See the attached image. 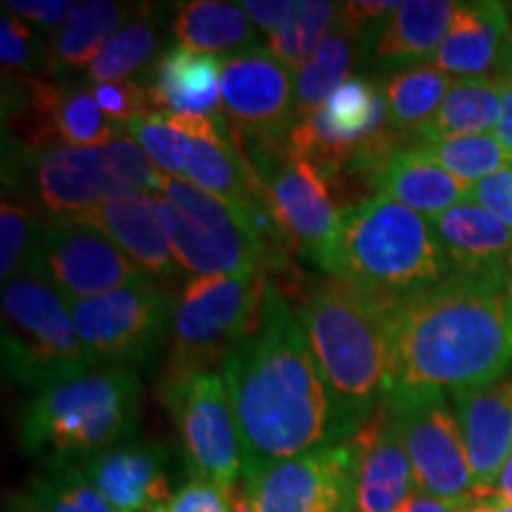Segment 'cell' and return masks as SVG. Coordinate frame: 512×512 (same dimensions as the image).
<instances>
[{"mask_svg": "<svg viewBox=\"0 0 512 512\" xmlns=\"http://www.w3.org/2000/svg\"><path fill=\"white\" fill-rule=\"evenodd\" d=\"M223 380L240 432L242 477L344 444L358 430L320 373L302 318L271 283L254 323L223 361Z\"/></svg>", "mask_w": 512, "mask_h": 512, "instance_id": "obj_1", "label": "cell"}, {"mask_svg": "<svg viewBox=\"0 0 512 512\" xmlns=\"http://www.w3.org/2000/svg\"><path fill=\"white\" fill-rule=\"evenodd\" d=\"M512 368L508 266L453 271L403 299L392 332L384 389L465 392L498 382Z\"/></svg>", "mask_w": 512, "mask_h": 512, "instance_id": "obj_2", "label": "cell"}, {"mask_svg": "<svg viewBox=\"0 0 512 512\" xmlns=\"http://www.w3.org/2000/svg\"><path fill=\"white\" fill-rule=\"evenodd\" d=\"M399 304V299L332 275L299 311L320 373L356 427L366 422L387 387Z\"/></svg>", "mask_w": 512, "mask_h": 512, "instance_id": "obj_3", "label": "cell"}, {"mask_svg": "<svg viewBox=\"0 0 512 512\" xmlns=\"http://www.w3.org/2000/svg\"><path fill=\"white\" fill-rule=\"evenodd\" d=\"M140 394L138 375L128 368L98 366L67 377L27 403L19 441L46 467L83 463L131 437Z\"/></svg>", "mask_w": 512, "mask_h": 512, "instance_id": "obj_4", "label": "cell"}, {"mask_svg": "<svg viewBox=\"0 0 512 512\" xmlns=\"http://www.w3.org/2000/svg\"><path fill=\"white\" fill-rule=\"evenodd\" d=\"M335 275L403 302L451 275V261L432 221L375 195L344 211Z\"/></svg>", "mask_w": 512, "mask_h": 512, "instance_id": "obj_5", "label": "cell"}, {"mask_svg": "<svg viewBox=\"0 0 512 512\" xmlns=\"http://www.w3.org/2000/svg\"><path fill=\"white\" fill-rule=\"evenodd\" d=\"M3 370L15 384L41 389L98 368L76 332L60 290L36 268L3 285Z\"/></svg>", "mask_w": 512, "mask_h": 512, "instance_id": "obj_6", "label": "cell"}, {"mask_svg": "<svg viewBox=\"0 0 512 512\" xmlns=\"http://www.w3.org/2000/svg\"><path fill=\"white\" fill-rule=\"evenodd\" d=\"M155 204L183 273L192 278L261 273L266 238L238 209L171 176H164Z\"/></svg>", "mask_w": 512, "mask_h": 512, "instance_id": "obj_7", "label": "cell"}, {"mask_svg": "<svg viewBox=\"0 0 512 512\" xmlns=\"http://www.w3.org/2000/svg\"><path fill=\"white\" fill-rule=\"evenodd\" d=\"M38 202L55 219L76 216L133 192H159L164 174L133 138L121 133L105 145H53L34 164Z\"/></svg>", "mask_w": 512, "mask_h": 512, "instance_id": "obj_8", "label": "cell"}, {"mask_svg": "<svg viewBox=\"0 0 512 512\" xmlns=\"http://www.w3.org/2000/svg\"><path fill=\"white\" fill-rule=\"evenodd\" d=\"M266 283L261 273L190 278L174 313L166 380L214 370L245 337L261 306Z\"/></svg>", "mask_w": 512, "mask_h": 512, "instance_id": "obj_9", "label": "cell"}, {"mask_svg": "<svg viewBox=\"0 0 512 512\" xmlns=\"http://www.w3.org/2000/svg\"><path fill=\"white\" fill-rule=\"evenodd\" d=\"M164 401L176 422L178 437L192 475L219 484L238 496L245 472L238 422L226 380L216 370L171 377L164 384Z\"/></svg>", "mask_w": 512, "mask_h": 512, "instance_id": "obj_10", "label": "cell"}, {"mask_svg": "<svg viewBox=\"0 0 512 512\" xmlns=\"http://www.w3.org/2000/svg\"><path fill=\"white\" fill-rule=\"evenodd\" d=\"M76 332L95 366L145 361L174 328L171 299L152 278L88 299H72Z\"/></svg>", "mask_w": 512, "mask_h": 512, "instance_id": "obj_11", "label": "cell"}, {"mask_svg": "<svg viewBox=\"0 0 512 512\" xmlns=\"http://www.w3.org/2000/svg\"><path fill=\"white\" fill-rule=\"evenodd\" d=\"M413 467L415 491L434 498H470L472 467L456 411L444 392L384 389Z\"/></svg>", "mask_w": 512, "mask_h": 512, "instance_id": "obj_12", "label": "cell"}, {"mask_svg": "<svg viewBox=\"0 0 512 512\" xmlns=\"http://www.w3.org/2000/svg\"><path fill=\"white\" fill-rule=\"evenodd\" d=\"M249 512H342L354 505V444H332L242 477Z\"/></svg>", "mask_w": 512, "mask_h": 512, "instance_id": "obj_13", "label": "cell"}, {"mask_svg": "<svg viewBox=\"0 0 512 512\" xmlns=\"http://www.w3.org/2000/svg\"><path fill=\"white\" fill-rule=\"evenodd\" d=\"M266 171L268 207L283 238L323 271L335 275L344 214L332 202L328 178L290 152V147H285L283 155L275 157V164Z\"/></svg>", "mask_w": 512, "mask_h": 512, "instance_id": "obj_14", "label": "cell"}, {"mask_svg": "<svg viewBox=\"0 0 512 512\" xmlns=\"http://www.w3.org/2000/svg\"><path fill=\"white\" fill-rule=\"evenodd\" d=\"M31 268L46 275L67 302L150 278L110 238L69 219H53L43 226Z\"/></svg>", "mask_w": 512, "mask_h": 512, "instance_id": "obj_15", "label": "cell"}, {"mask_svg": "<svg viewBox=\"0 0 512 512\" xmlns=\"http://www.w3.org/2000/svg\"><path fill=\"white\" fill-rule=\"evenodd\" d=\"M290 69L266 50H247L223 62V110L259 143H280L294 126Z\"/></svg>", "mask_w": 512, "mask_h": 512, "instance_id": "obj_16", "label": "cell"}, {"mask_svg": "<svg viewBox=\"0 0 512 512\" xmlns=\"http://www.w3.org/2000/svg\"><path fill=\"white\" fill-rule=\"evenodd\" d=\"M354 505L356 512H396L413 496V467L399 425L387 401L375 408L354 437Z\"/></svg>", "mask_w": 512, "mask_h": 512, "instance_id": "obj_17", "label": "cell"}, {"mask_svg": "<svg viewBox=\"0 0 512 512\" xmlns=\"http://www.w3.org/2000/svg\"><path fill=\"white\" fill-rule=\"evenodd\" d=\"M453 396L472 467V496H494L512 456V375Z\"/></svg>", "mask_w": 512, "mask_h": 512, "instance_id": "obj_18", "label": "cell"}, {"mask_svg": "<svg viewBox=\"0 0 512 512\" xmlns=\"http://www.w3.org/2000/svg\"><path fill=\"white\" fill-rule=\"evenodd\" d=\"M79 465L119 512L166 508L174 498L166 451L152 441H121Z\"/></svg>", "mask_w": 512, "mask_h": 512, "instance_id": "obj_19", "label": "cell"}, {"mask_svg": "<svg viewBox=\"0 0 512 512\" xmlns=\"http://www.w3.org/2000/svg\"><path fill=\"white\" fill-rule=\"evenodd\" d=\"M110 238L128 259L152 278L171 280L178 268L174 249L159 221L155 192H133L107 200L76 216H62Z\"/></svg>", "mask_w": 512, "mask_h": 512, "instance_id": "obj_20", "label": "cell"}, {"mask_svg": "<svg viewBox=\"0 0 512 512\" xmlns=\"http://www.w3.org/2000/svg\"><path fill=\"white\" fill-rule=\"evenodd\" d=\"M510 24V5L496 0L458 3L451 29L434 55V67L458 79L484 76L501 60Z\"/></svg>", "mask_w": 512, "mask_h": 512, "instance_id": "obj_21", "label": "cell"}, {"mask_svg": "<svg viewBox=\"0 0 512 512\" xmlns=\"http://www.w3.org/2000/svg\"><path fill=\"white\" fill-rule=\"evenodd\" d=\"M223 62L183 46L166 50L155 64V79L147 88L152 107L171 114L214 117L221 98Z\"/></svg>", "mask_w": 512, "mask_h": 512, "instance_id": "obj_22", "label": "cell"}, {"mask_svg": "<svg viewBox=\"0 0 512 512\" xmlns=\"http://www.w3.org/2000/svg\"><path fill=\"white\" fill-rule=\"evenodd\" d=\"M377 195H387L420 216L444 214L460 202H467L470 183L458 181L430 159L420 157L413 147H399L370 174Z\"/></svg>", "mask_w": 512, "mask_h": 512, "instance_id": "obj_23", "label": "cell"}, {"mask_svg": "<svg viewBox=\"0 0 512 512\" xmlns=\"http://www.w3.org/2000/svg\"><path fill=\"white\" fill-rule=\"evenodd\" d=\"M27 105L38 114V136L55 133L67 147L105 145L119 138V128L105 117L93 88H64L46 81H31Z\"/></svg>", "mask_w": 512, "mask_h": 512, "instance_id": "obj_24", "label": "cell"}, {"mask_svg": "<svg viewBox=\"0 0 512 512\" xmlns=\"http://www.w3.org/2000/svg\"><path fill=\"white\" fill-rule=\"evenodd\" d=\"M430 221L456 271L508 266L512 230L475 202H460Z\"/></svg>", "mask_w": 512, "mask_h": 512, "instance_id": "obj_25", "label": "cell"}, {"mask_svg": "<svg viewBox=\"0 0 512 512\" xmlns=\"http://www.w3.org/2000/svg\"><path fill=\"white\" fill-rule=\"evenodd\" d=\"M458 3L453 0H408L399 3L382 22L375 41V60L394 67H411V62L437 55Z\"/></svg>", "mask_w": 512, "mask_h": 512, "instance_id": "obj_26", "label": "cell"}, {"mask_svg": "<svg viewBox=\"0 0 512 512\" xmlns=\"http://www.w3.org/2000/svg\"><path fill=\"white\" fill-rule=\"evenodd\" d=\"M131 15L128 5L110 0L76 3L67 22L57 29L48 50V72L91 67L107 43L119 34V27Z\"/></svg>", "mask_w": 512, "mask_h": 512, "instance_id": "obj_27", "label": "cell"}, {"mask_svg": "<svg viewBox=\"0 0 512 512\" xmlns=\"http://www.w3.org/2000/svg\"><path fill=\"white\" fill-rule=\"evenodd\" d=\"M361 31L339 15V22L297 72L294 81V124L318 112L330 95L347 81L361 50Z\"/></svg>", "mask_w": 512, "mask_h": 512, "instance_id": "obj_28", "label": "cell"}, {"mask_svg": "<svg viewBox=\"0 0 512 512\" xmlns=\"http://www.w3.org/2000/svg\"><path fill=\"white\" fill-rule=\"evenodd\" d=\"M498 114H501V93H498L496 76L456 79L437 114L415 133V140L439 143L451 138L486 136L496 128Z\"/></svg>", "mask_w": 512, "mask_h": 512, "instance_id": "obj_29", "label": "cell"}, {"mask_svg": "<svg viewBox=\"0 0 512 512\" xmlns=\"http://www.w3.org/2000/svg\"><path fill=\"white\" fill-rule=\"evenodd\" d=\"M451 86V76L434 64L394 69L382 83L389 124L399 136H415L437 114Z\"/></svg>", "mask_w": 512, "mask_h": 512, "instance_id": "obj_30", "label": "cell"}, {"mask_svg": "<svg viewBox=\"0 0 512 512\" xmlns=\"http://www.w3.org/2000/svg\"><path fill=\"white\" fill-rule=\"evenodd\" d=\"M171 34L195 53H226L252 43V22L242 5L223 0H192L178 8Z\"/></svg>", "mask_w": 512, "mask_h": 512, "instance_id": "obj_31", "label": "cell"}, {"mask_svg": "<svg viewBox=\"0 0 512 512\" xmlns=\"http://www.w3.org/2000/svg\"><path fill=\"white\" fill-rule=\"evenodd\" d=\"M339 15L342 5L330 0H299L290 19L268 36V53L283 62L290 72H299L328 38L332 24L339 22Z\"/></svg>", "mask_w": 512, "mask_h": 512, "instance_id": "obj_32", "label": "cell"}, {"mask_svg": "<svg viewBox=\"0 0 512 512\" xmlns=\"http://www.w3.org/2000/svg\"><path fill=\"white\" fill-rule=\"evenodd\" d=\"M413 150L420 157L437 164L439 169H444L446 174L470 185L505 169V164L510 162L498 140L489 133L486 136L439 140V143H415Z\"/></svg>", "mask_w": 512, "mask_h": 512, "instance_id": "obj_33", "label": "cell"}, {"mask_svg": "<svg viewBox=\"0 0 512 512\" xmlns=\"http://www.w3.org/2000/svg\"><path fill=\"white\" fill-rule=\"evenodd\" d=\"M29 496L48 512H119L95 489L81 465H53L34 479Z\"/></svg>", "mask_w": 512, "mask_h": 512, "instance_id": "obj_34", "label": "cell"}, {"mask_svg": "<svg viewBox=\"0 0 512 512\" xmlns=\"http://www.w3.org/2000/svg\"><path fill=\"white\" fill-rule=\"evenodd\" d=\"M159 43L157 27L150 17H140L136 22L126 24L117 36L107 43L105 50L88 67V79L93 83H117L126 81L138 67L155 55Z\"/></svg>", "mask_w": 512, "mask_h": 512, "instance_id": "obj_35", "label": "cell"}, {"mask_svg": "<svg viewBox=\"0 0 512 512\" xmlns=\"http://www.w3.org/2000/svg\"><path fill=\"white\" fill-rule=\"evenodd\" d=\"M43 223L29 204L3 197L0 204V278L3 285L34 264Z\"/></svg>", "mask_w": 512, "mask_h": 512, "instance_id": "obj_36", "label": "cell"}, {"mask_svg": "<svg viewBox=\"0 0 512 512\" xmlns=\"http://www.w3.org/2000/svg\"><path fill=\"white\" fill-rule=\"evenodd\" d=\"M140 150L150 157V162L162 171L164 176L181 178L188 166L192 140L183 133L166 112L140 114L126 126Z\"/></svg>", "mask_w": 512, "mask_h": 512, "instance_id": "obj_37", "label": "cell"}, {"mask_svg": "<svg viewBox=\"0 0 512 512\" xmlns=\"http://www.w3.org/2000/svg\"><path fill=\"white\" fill-rule=\"evenodd\" d=\"M38 57H41V46L36 43L29 22L12 15L10 10H3V15H0V62H3V72L22 76L24 81H29V74L38 67Z\"/></svg>", "mask_w": 512, "mask_h": 512, "instance_id": "obj_38", "label": "cell"}, {"mask_svg": "<svg viewBox=\"0 0 512 512\" xmlns=\"http://www.w3.org/2000/svg\"><path fill=\"white\" fill-rule=\"evenodd\" d=\"M93 95L107 119L119 121V124L126 126L136 117H140V114L150 112L152 107L147 88L131 79L117 83H95Z\"/></svg>", "mask_w": 512, "mask_h": 512, "instance_id": "obj_39", "label": "cell"}, {"mask_svg": "<svg viewBox=\"0 0 512 512\" xmlns=\"http://www.w3.org/2000/svg\"><path fill=\"white\" fill-rule=\"evenodd\" d=\"M235 498L211 479L192 475L166 505V512H233Z\"/></svg>", "mask_w": 512, "mask_h": 512, "instance_id": "obj_40", "label": "cell"}, {"mask_svg": "<svg viewBox=\"0 0 512 512\" xmlns=\"http://www.w3.org/2000/svg\"><path fill=\"white\" fill-rule=\"evenodd\" d=\"M467 202H475L512 230V166H505L472 185Z\"/></svg>", "mask_w": 512, "mask_h": 512, "instance_id": "obj_41", "label": "cell"}, {"mask_svg": "<svg viewBox=\"0 0 512 512\" xmlns=\"http://www.w3.org/2000/svg\"><path fill=\"white\" fill-rule=\"evenodd\" d=\"M74 5L76 3H69V0H8L3 3V10H10L24 22L41 24L43 29H55L67 22Z\"/></svg>", "mask_w": 512, "mask_h": 512, "instance_id": "obj_42", "label": "cell"}, {"mask_svg": "<svg viewBox=\"0 0 512 512\" xmlns=\"http://www.w3.org/2000/svg\"><path fill=\"white\" fill-rule=\"evenodd\" d=\"M240 5L249 17V22H254L256 27L271 36L290 19L297 3H292V0H247V3Z\"/></svg>", "mask_w": 512, "mask_h": 512, "instance_id": "obj_43", "label": "cell"}, {"mask_svg": "<svg viewBox=\"0 0 512 512\" xmlns=\"http://www.w3.org/2000/svg\"><path fill=\"white\" fill-rule=\"evenodd\" d=\"M396 8H399V3H389V0H377V3L375 0L373 3L370 0H354V3L342 5V17L358 29H366L377 19H387Z\"/></svg>", "mask_w": 512, "mask_h": 512, "instance_id": "obj_44", "label": "cell"}, {"mask_svg": "<svg viewBox=\"0 0 512 512\" xmlns=\"http://www.w3.org/2000/svg\"><path fill=\"white\" fill-rule=\"evenodd\" d=\"M498 93H501V114L494 128V138L512 162V76L496 74Z\"/></svg>", "mask_w": 512, "mask_h": 512, "instance_id": "obj_45", "label": "cell"}, {"mask_svg": "<svg viewBox=\"0 0 512 512\" xmlns=\"http://www.w3.org/2000/svg\"><path fill=\"white\" fill-rule=\"evenodd\" d=\"M475 496L470 498H434V496H425V494H413L406 503L401 505L403 512H460L467 503L472 501Z\"/></svg>", "mask_w": 512, "mask_h": 512, "instance_id": "obj_46", "label": "cell"}, {"mask_svg": "<svg viewBox=\"0 0 512 512\" xmlns=\"http://www.w3.org/2000/svg\"><path fill=\"white\" fill-rule=\"evenodd\" d=\"M5 512H48V510L41 508V505H38L29 494H24V496L12 498Z\"/></svg>", "mask_w": 512, "mask_h": 512, "instance_id": "obj_47", "label": "cell"}, {"mask_svg": "<svg viewBox=\"0 0 512 512\" xmlns=\"http://www.w3.org/2000/svg\"><path fill=\"white\" fill-rule=\"evenodd\" d=\"M460 512H501V505H498V498L496 496L472 498V501L467 503Z\"/></svg>", "mask_w": 512, "mask_h": 512, "instance_id": "obj_48", "label": "cell"}, {"mask_svg": "<svg viewBox=\"0 0 512 512\" xmlns=\"http://www.w3.org/2000/svg\"><path fill=\"white\" fill-rule=\"evenodd\" d=\"M494 496H501V498H505V501L512 503V456L508 460V465H505L501 479H498Z\"/></svg>", "mask_w": 512, "mask_h": 512, "instance_id": "obj_49", "label": "cell"}, {"mask_svg": "<svg viewBox=\"0 0 512 512\" xmlns=\"http://www.w3.org/2000/svg\"><path fill=\"white\" fill-rule=\"evenodd\" d=\"M498 67H501V72H498V74L512 76V24H510L508 36H505V43H503V50H501V60H498Z\"/></svg>", "mask_w": 512, "mask_h": 512, "instance_id": "obj_50", "label": "cell"}, {"mask_svg": "<svg viewBox=\"0 0 512 512\" xmlns=\"http://www.w3.org/2000/svg\"><path fill=\"white\" fill-rule=\"evenodd\" d=\"M233 512H249V510H247V503H245V498H242V494H238V498H235Z\"/></svg>", "mask_w": 512, "mask_h": 512, "instance_id": "obj_51", "label": "cell"}, {"mask_svg": "<svg viewBox=\"0 0 512 512\" xmlns=\"http://www.w3.org/2000/svg\"><path fill=\"white\" fill-rule=\"evenodd\" d=\"M496 498H498V505H501V512H512L510 501H505V498H501V496H496Z\"/></svg>", "mask_w": 512, "mask_h": 512, "instance_id": "obj_52", "label": "cell"}, {"mask_svg": "<svg viewBox=\"0 0 512 512\" xmlns=\"http://www.w3.org/2000/svg\"><path fill=\"white\" fill-rule=\"evenodd\" d=\"M508 273H510V294H512V256H510V261H508Z\"/></svg>", "mask_w": 512, "mask_h": 512, "instance_id": "obj_53", "label": "cell"}, {"mask_svg": "<svg viewBox=\"0 0 512 512\" xmlns=\"http://www.w3.org/2000/svg\"><path fill=\"white\" fill-rule=\"evenodd\" d=\"M342 512H356V508H347V510H342Z\"/></svg>", "mask_w": 512, "mask_h": 512, "instance_id": "obj_54", "label": "cell"}, {"mask_svg": "<svg viewBox=\"0 0 512 512\" xmlns=\"http://www.w3.org/2000/svg\"><path fill=\"white\" fill-rule=\"evenodd\" d=\"M396 512H403V510H396Z\"/></svg>", "mask_w": 512, "mask_h": 512, "instance_id": "obj_55", "label": "cell"}]
</instances>
